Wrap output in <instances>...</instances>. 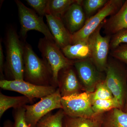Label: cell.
I'll use <instances>...</instances> for the list:
<instances>
[{"instance_id": "1", "label": "cell", "mask_w": 127, "mask_h": 127, "mask_svg": "<svg viewBox=\"0 0 127 127\" xmlns=\"http://www.w3.org/2000/svg\"><path fill=\"white\" fill-rule=\"evenodd\" d=\"M23 59L24 81L38 86H54L49 64L45 59L40 58L26 42L24 45Z\"/></svg>"}, {"instance_id": "2", "label": "cell", "mask_w": 127, "mask_h": 127, "mask_svg": "<svg viewBox=\"0 0 127 127\" xmlns=\"http://www.w3.org/2000/svg\"><path fill=\"white\" fill-rule=\"evenodd\" d=\"M25 42L21 40L15 28L10 27L6 33V70L12 80H24Z\"/></svg>"}, {"instance_id": "3", "label": "cell", "mask_w": 127, "mask_h": 127, "mask_svg": "<svg viewBox=\"0 0 127 127\" xmlns=\"http://www.w3.org/2000/svg\"><path fill=\"white\" fill-rule=\"evenodd\" d=\"M105 73L106 84L120 103L123 110L127 98V67L112 57L108 58Z\"/></svg>"}, {"instance_id": "4", "label": "cell", "mask_w": 127, "mask_h": 127, "mask_svg": "<svg viewBox=\"0 0 127 127\" xmlns=\"http://www.w3.org/2000/svg\"><path fill=\"white\" fill-rule=\"evenodd\" d=\"M38 48L45 59L50 65L52 73L53 86H58V76L62 69L73 66L75 61L67 58L55 42L44 37L40 39Z\"/></svg>"}, {"instance_id": "5", "label": "cell", "mask_w": 127, "mask_h": 127, "mask_svg": "<svg viewBox=\"0 0 127 127\" xmlns=\"http://www.w3.org/2000/svg\"><path fill=\"white\" fill-rule=\"evenodd\" d=\"M125 1L108 0L106 5L95 15L87 19L84 26L72 35L71 45L87 41L89 37L107 17L117 12Z\"/></svg>"}, {"instance_id": "6", "label": "cell", "mask_w": 127, "mask_h": 127, "mask_svg": "<svg viewBox=\"0 0 127 127\" xmlns=\"http://www.w3.org/2000/svg\"><path fill=\"white\" fill-rule=\"evenodd\" d=\"M15 2L18 9L21 25L20 37L23 41L26 42L28 32L34 30L42 33L48 40L55 42L49 28L44 22L43 17L37 15L20 1L16 0Z\"/></svg>"}, {"instance_id": "7", "label": "cell", "mask_w": 127, "mask_h": 127, "mask_svg": "<svg viewBox=\"0 0 127 127\" xmlns=\"http://www.w3.org/2000/svg\"><path fill=\"white\" fill-rule=\"evenodd\" d=\"M62 96L59 89L53 93L42 98L38 102L26 105L25 119L29 127H36L42 118L55 109H63Z\"/></svg>"}, {"instance_id": "8", "label": "cell", "mask_w": 127, "mask_h": 127, "mask_svg": "<svg viewBox=\"0 0 127 127\" xmlns=\"http://www.w3.org/2000/svg\"><path fill=\"white\" fill-rule=\"evenodd\" d=\"M103 22L89 37L91 51V59L98 70L105 72L108 62L111 36H102L100 33Z\"/></svg>"}, {"instance_id": "9", "label": "cell", "mask_w": 127, "mask_h": 127, "mask_svg": "<svg viewBox=\"0 0 127 127\" xmlns=\"http://www.w3.org/2000/svg\"><path fill=\"white\" fill-rule=\"evenodd\" d=\"M92 93L84 92L62 97L63 109L65 115L84 118L96 116L93 109Z\"/></svg>"}, {"instance_id": "10", "label": "cell", "mask_w": 127, "mask_h": 127, "mask_svg": "<svg viewBox=\"0 0 127 127\" xmlns=\"http://www.w3.org/2000/svg\"><path fill=\"white\" fill-rule=\"evenodd\" d=\"M0 87L4 90L20 93L28 98L31 102L34 98L41 99L53 93L57 89L53 86H44L35 85L24 80L5 79L0 81Z\"/></svg>"}, {"instance_id": "11", "label": "cell", "mask_w": 127, "mask_h": 127, "mask_svg": "<svg viewBox=\"0 0 127 127\" xmlns=\"http://www.w3.org/2000/svg\"><path fill=\"white\" fill-rule=\"evenodd\" d=\"M73 66L84 92H94L97 84L106 78L105 72L98 70L90 59L75 61Z\"/></svg>"}, {"instance_id": "12", "label": "cell", "mask_w": 127, "mask_h": 127, "mask_svg": "<svg viewBox=\"0 0 127 127\" xmlns=\"http://www.w3.org/2000/svg\"><path fill=\"white\" fill-rule=\"evenodd\" d=\"M62 97L84 92L73 66L62 69L58 76V86Z\"/></svg>"}, {"instance_id": "13", "label": "cell", "mask_w": 127, "mask_h": 127, "mask_svg": "<svg viewBox=\"0 0 127 127\" xmlns=\"http://www.w3.org/2000/svg\"><path fill=\"white\" fill-rule=\"evenodd\" d=\"M82 1V0H76L62 18L64 25L72 35L81 29L87 20Z\"/></svg>"}, {"instance_id": "14", "label": "cell", "mask_w": 127, "mask_h": 127, "mask_svg": "<svg viewBox=\"0 0 127 127\" xmlns=\"http://www.w3.org/2000/svg\"><path fill=\"white\" fill-rule=\"evenodd\" d=\"M45 17L48 27L58 47L62 50L71 45L72 35L66 27L62 18L49 14L46 15Z\"/></svg>"}, {"instance_id": "15", "label": "cell", "mask_w": 127, "mask_h": 127, "mask_svg": "<svg viewBox=\"0 0 127 127\" xmlns=\"http://www.w3.org/2000/svg\"><path fill=\"white\" fill-rule=\"evenodd\" d=\"M127 28V0L117 12L110 16L103 22L102 28L106 35L112 36L117 32Z\"/></svg>"}, {"instance_id": "16", "label": "cell", "mask_w": 127, "mask_h": 127, "mask_svg": "<svg viewBox=\"0 0 127 127\" xmlns=\"http://www.w3.org/2000/svg\"><path fill=\"white\" fill-rule=\"evenodd\" d=\"M104 114H96L91 118L65 115L63 121V127H102Z\"/></svg>"}, {"instance_id": "17", "label": "cell", "mask_w": 127, "mask_h": 127, "mask_svg": "<svg viewBox=\"0 0 127 127\" xmlns=\"http://www.w3.org/2000/svg\"><path fill=\"white\" fill-rule=\"evenodd\" d=\"M65 56L72 61L90 59L91 51L88 41L70 45L62 49Z\"/></svg>"}, {"instance_id": "18", "label": "cell", "mask_w": 127, "mask_h": 127, "mask_svg": "<svg viewBox=\"0 0 127 127\" xmlns=\"http://www.w3.org/2000/svg\"><path fill=\"white\" fill-rule=\"evenodd\" d=\"M102 127H127V113L118 108L105 113Z\"/></svg>"}, {"instance_id": "19", "label": "cell", "mask_w": 127, "mask_h": 127, "mask_svg": "<svg viewBox=\"0 0 127 127\" xmlns=\"http://www.w3.org/2000/svg\"><path fill=\"white\" fill-rule=\"evenodd\" d=\"M31 103L30 99L25 96H10L0 93V118H1L5 112L9 108L17 109L25 106L27 103Z\"/></svg>"}, {"instance_id": "20", "label": "cell", "mask_w": 127, "mask_h": 127, "mask_svg": "<svg viewBox=\"0 0 127 127\" xmlns=\"http://www.w3.org/2000/svg\"><path fill=\"white\" fill-rule=\"evenodd\" d=\"M76 0H48L47 14L62 18Z\"/></svg>"}, {"instance_id": "21", "label": "cell", "mask_w": 127, "mask_h": 127, "mask_svg": "<svg viewBox=\"0 0 127 127\" xmlns=\"http://www.w3.org/2000/svg\"><path fill=\"white\" fill-rule=\"evenodd\" d=\"M92 108L96 114L104 113L114 108L123 109L120 103L114 97L111 99L93 101L92 102Z\"/></svg>"}, {"instance_id": "22", "label": "cell", "mask_w": 127, "mask_h": 127, "mask_svg": "<svg viewBox=\"0 0 127 127\" xmlns=\"http://www.w3.org/2000/svg\"><path fill=\"white\" fill-rule=\"evenodd\" d=\"M65 116L62 109L54 114L50 112L38 122L36 127H63V121Z\"/></svg>"}, {"instance_id": "23", "label": "cell", "mask_w": 127, "mask_h": 127, "mask_svg": "<svg viewBox=\"0 0 127 127\" xmlns=\"http://www.w3.org/2000/svg\"><path fill=\"white\" fill-rule=\"evenodd\" d=\"M108 0H82V4L87 20L93 16L107 4Z\"/></svg>"}, {"instance_id": "24", "label": "cell", "mask_w": 127, "mask_h": 127, "mask_svg": "<svg viewBox=\"0 0 127 127\" xmlns=\"http://www.w3.org/2000/svg\"><path fill=\"white\" fill-rule=\"evenodd\" d=\"M113 97V94L106 84L105 80L99 83L94 92L92 93V102L95 100L111 99Z\"/></svg>"}, {"instance_id": "25", "label": "cell", "mask_w": 127, "mask_h": 127, "mask_svg": "<svg viewBox=\"0 0 127 127\" xmlns=\"http://www.w3.org/2000/svg\"><path fill=\"white\" fill-rule=\"evenodd\" d=\"M111 57L122 62L127 67V43H122L110 53Z\"/></svg>"}, {"instance_id": "26", "label": "cell", "mask_w": 127, "mask_h": 127, "mask_svg": "<svg viewBox=\"0 0 127 127\" xmlns=\"http://www.w3.org/2000/svg\"><path fill=\"white\" fill-rule=\"evenodd\" d=\"M122 43H127V28L120 30L111 36L110 50H114Z\"/></svg>"}, {"instance_id": "27", "label": "cell", "mask_w": 127, "mask_h": 127, "mask_svg": "<svg viewBox=\"0 0 127 127\" xmlns=\"http://www.w3.org/2000/svg\"><path fill=\"white\" fill-rule=\"evenodd\" d=\"M28 4L39 15L43 17L47 14L48 0H26Z\"/></svg>"}, {"instance_id": "28", "label": "cell", "mask_w": 127, "mask_h": 127, "mask_svg": "<svg viewBox=\"0 0 127 127\" xmlns=\"http://www.w3.org/2000/svg\"><path fill=\"white\" fill-rule=\"evenodd\" d=\"M25 112L26 108L25 106L14 109V127H29L25 119Z\"/></svg>"}, {"instance_id": "29", "label": "cell", "mask_w": 127, "mask_h": 127, "mask_svg": "<svg viewBox=\"0 0 127 127\" xmlns=\"http://www.w3.org/2000/svg\"><path fill=\"white\" fill-rule=\"evenodd\" d=\"M1 41H0V72L1 77L2 79H4L3 77H4L3 71L5 67L4 64V56L3 53V49L1 43Z\"/></svg>"}, {"instance_id": "30", "label": "cell", "mask_w": 127, "mask_h": 127, "mask_svg": "<svg viewBox=\"0 0 127 127\" xmlns=\"http://www.w3.org/2000/svg\"><path fill=\"white\" fill-rule=\"evenodd\" d=\"M14 123L10 120H7L4 123L3 127H14Z\"/></svg>"}, {"instance_id": "31", "label": "cell", "mask_w": 127, "mask_h": 127, "mask_svg": "<svg viewBox=\"0 0 127 127\" xmlns=\"http://www.w3.org/2000/svg\"><path fill=\"white\" fill-rule=\"evenodd\" d=\"M123 110L125 112V113H127V98Z\"/></svg>"}]
</instances>
